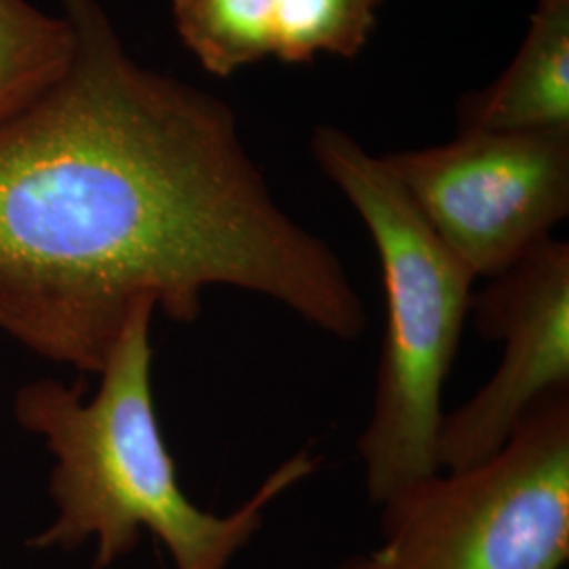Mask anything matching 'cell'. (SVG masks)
Returning <instances> with one entry per match:
<instances>
[{
  "label": "cell",
  "mask_w": 569,
  "mask_h": 569,
  "mask_svg": "<svg viewBox=\"0 0 569 569\" xmlns=\"http://www.w3.org/2000/svg\"><path fill=\"white\" fill-rule=\"evenodd\" d=\"M77 53L72 23L26 0H0V127L51 93Z\"/></svg>",
  "instance_id": "ba28073f"
},
{
  "label": "cell",
  "mask_w": 569,
  "mask_h": 569,
  "mask_svg": "<svg viewBox=\"0 0 569 569\" xmlns=\"http://www.w3.org/2000/svg\"><path fill=\"white\" fill-rule=\"evenodd\" d=\"M380 507V547L333 569L566 568L569 388L531 407L488 460L439 470Z\"/></svg>",
  "instance_id": "277c9868"
},
{
  "label": "cell",
  "mask_w": 569,
  "mask_h": 569,
  "mask_svg": "<svg viewBox=\"0 0 569 569\" xmlns=\"http://www.w3.org/2000/svg\"><path fill=\"white\" fill-rule=\"evenodd\" d=\"M382 161L475 279L507 272L568 218L569 129H458Z\"/></svg>",
  "instance_id": "5b68a950"
},
{
  "label": "cell",
  "mask_w": 569,
  "mask_h": 569,
  "mask_svg": "<svg viewBox=\"0 0 569 569\" xmlns=\"http://www.w3.org/2000/svg\"><path fill=\"white\" fill-rule=\"evenodd\" d=\"M310 152L363 220L382 268L387 331L357 448L367 493L385 505L439 472L441 395L477 279L435 234L382 157L333 124L312 131Z\"/></svg>",
  "instance_id": "3957f363"
},
{
  "label": "cell",
  "mask_w": 569,
  "mask_h": 569,
  "mask_svg": "<svg viewBox=\"0 0 569 569\" xmlns=\"http://www.w3.org/2000/svg\"><path fill=\"white\" fill-rule=\"evenodd\" d=\"M60 4L72 68L0 127V331L100 373L138 302L194 323L226 284L357 340L342 260L274 201L232 108L140 66L98 0Z\"/></svg>",
  "instance_id": "6da1fadb"
},
{
  "label": "cell",
  "mask_w": 569,
  "mask_h": 569,
  "mask_svg": "<svg viewBox=\"0 0 569 569\" xmlns=\"http://www.w3.org/2000/svg\"><path fill=\"white\" fill-rule=\"evenodd\" d=\"M382 0H277L272 58L306 63L319 56L355 58L378 26Z\"/></svg>",
  "instance_id": "30bf717a"
},
{
  "label": "cell",
  "mask_w": 569,
  "mask_h": 569,
  "mask_svg": "<svg viewBox=\"0 0 569 569\" xmlns=\"http://www.w3.org/2000/svg\"><path fill=\"white\" fill-rule=\"evenodd\" d=\"M183 47L213 77L272 56L277 0H171Z\"/></svg>",
  "instance_id": "9c48e42d"
},
{
  "label": "cell",
  "mask_w": 569,
  "mask_h": 569,
  "mask_svg": "<svg viewBox=\"0 0 569 569\" xmlns=\"http://www.w3.org/2000/svg\"><path fill=\"white\" fill-rule=\"evenodd\" d=\"M458 129H569V0H536L507 70L458 102Z\"/></svg>",
  "instance_id": "52a82bcc"
},
{
  "label": "cell",
  "mask_w": 569,
  "mask_h": 569,
  "mask_svg": "<svg viewBox=\"0 0 569 569\" xmlns=\"http://www.w3.org/2000/svg\"><path fill=\"white\" fill-rule=\"evenodd\" d=\"M475 327L502 342L496 373L465 406L443 413L439 470H462L491 458L531 407L569 388V244L550 237L472 291Z\"/></svg>",
  "instance_id": "8992f818"
},
{
  "label": "cell",
  "mask_w": 569,
  "mask_h": 569,
  "mask_svg": "<svg viewBox=\"0 0 569 569\" xmlns=\"http://www.w3.org/2000/svg\"><path fill=\"white\" fill-rule=\"evenodd\" d=\"M154 308L142 300L129 310L89 403L81 401V382L41 380L18 390V422L41 435L58 458L51 498L60 512L32 547L72 550L96 538V569H103L131 552L148 529L176 569H228L262 528L266 509L312 475L319 458L308 451L289 458L228 515L192 505L180 488L152 399Z\"/></svg>",
  "instance_id": "7a4b0ae2"
}]
</instances>
